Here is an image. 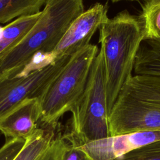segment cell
<instances>
[{
    "label": "cell",
    "instance_id": "6da1fadb",
    "mask_svg": "<svg viewBox=\"0 0 160 160\" xmlns=\"http://www.w3.org/2000/svg\"><path fill=\"white\" fill-rule=\"evenodd\" d=\"M84 11L83 0H47L26 35L0 59V79L17 75L39 54H49L72 22Z\"/></svg>",
    "mask_w": 160,
    "mask_h": 160
},
{
    "label": "cell",
    "instance_id": "7a4b0ae2",
    "mask_svg": "<svg viewBox=\"0 0 160 160\" xmlns=\"http://www.w3.org/2000/svg\"><path fill=\"white\" fill-rule=\"evenodd\" d=\"M99 29L108 98L113 108L122 87L132 76L136 57L144 41V28L139 16L124 10L108 18Z\"/></svg>",
    "mask_w": 160,
    "mask_h": 160
},
{
    "label": "cell",
    "instance_id": "3957f363",
    "mask_svg": "<svg viewBox=\"0 0 160 160\" xmlns=\"http://www.w3.org/2000/svg\"><path fill=\"white\" fill-rule=\"evenodd\" d=\"M110 136L160 131V76L132 75L123 85L108 118Z\"/></svg>",
    "mask_w": 160,
    "mask_h": 160
},
{
    "label": "cell",
    "instance_id": "277c9868",
    "mask_svg": "<svg viewBox=\"0 0 160 160\" xmlns=\"http://www.w3.org/2000/svg\"><path fill=\"white\" fill-rule=\"evenodd\" d=\"M98 52L96 45L89 44L70 56L39 99V121L42 126L55 129L60 118L77 106L85 90L92 64Z\"/></svg>",
    "mask_w": 160,
    "mask_h": 160
},
{
    "label": "cell",
    "instance_id": "5b68a950",
    "mask_svg": "<svg viewBox=\"0 0 160 160\" xmlns=\"http://www.w3.org/2000/svg\"><path fill=\"white\" fill-rule=\"evenodd\" d=\"M112 109L107 94L104 55L99 49L92 64L82 96L71 112L69 132L81 146L109 136L108 118Z\"/></svg>",
    "mask_w": 160,
    "mask_h": 160
},
{
    "label": "cell",
    "instance_id": "8992f818",
    "mask_svg": "<svg viewBox=\"0 0 160 160\" xmlns=\"http://www.w3.org/2000/svg\"><path fill=\"white\" fill-rule=\"evenodd\" d=\"M70 56H58L50 64L26 76L0 79V120L22 101L33 98L40 99Z\"/></svg>",
    "mask_w": 160,
    "mask_h": 160
},
{
    "label": "cell",
    "instance_id": "52a82bcc",
    "mask_svg": "<svg viewBox=\"0 0 160 160\" xmlns=\"http://www.w3.org/2000/svg\"><path fill=\"white\" fill-rule=\"evenodd\" d=\"M108 4L96 2L79 15L71 24L54 49L56 56H71L88 45L96 31L108 18Z\"/></svg>",
    "mask_w": 160,
    "mask_h": 160
},
{
    "label": "cell",
    "instance_id": "ba28073f",
    "mask_svg": "<svg viewBox=\"0 0 160 160\" xmlns=\"http://www.w3.org/2000/svg\"><path fill=\"white\" fill-rule=\"evenodd\" d=\"M159 139V131H136L92 141L81 148L93 160H114Z\"/></svg>",
    "mask_w": 160,
    "mask_h": 160
},
{
    "label": "cell",
    "instance_id": "9c48e42d",
    "mask_svg": "<svg viewBox=\"0 0 160 160\" xmlns=\"http://www.w3.org/2000/svg\"><path fill=\"white\" fill-rule=\"evenodd\" d=\"M41 118L40 101L38 98L28 99L9 112L0 120V131L7 139L26 140L36 131Z\"/></svg>",
    "mask_w": 160,
    "mask_h": 160
},
{
    "label": "cell",
    "instance_id": "30bf717a",
    "mask_svg": "<svg viewBox=\"0 0 160 160\" xmlns=\"http://www.w3.org/2000/svg\"><path fill=\"white\" fill-rule=\"evenodd\" d=\"M68 145L61 132L54 129L38 128L25 140L23 147L13 160H62Z\"/></svg>",
    "mask_w": 160,
    "mask_h": 160
},
{
    "label": "cell",
    "instance_id": "8fae6325",
    "mask_svg": "<svg viewBox=\"0 0 160 160\" xmlns=\"http://www.w3.org/2000/svg\"><path fill=\"white\" fill-rule=\"evenodd\" d=\"M41 11L22 16L4 27H0V59L26 35L36 23Z\"/></svg>",
    "mask_w": 160,
    "mask_h": 160
},
{
    "label": "cell",
    "instance_id": "7c38bea8",
    "mask_svg": "<svg viewBox=\"0 0 160 160\" xmlns=\"http://www.w3.org/2000/svg\"><path fill=\"white\" fill-rule=\"evenodd\" d=\"M142 42L136 57L134 74L160 76V41Z\"/></svg>",
    "mask_w": 160,
    "mask_h": 160
},
{
    "label": "cell",
    "instance_id": "4fadbf2b",
    "mask_svg": "<svg viewBox=\"0 0 160 160\" xmlns=\"http://www.w3.org/2000/svg\"><path fill=\"white\" fill-rule=\"evenodd\" d=\"M47 0H0V23L41 12Z\"/></svg>",
    "mask_w": 160,
    "mask_h": 160
},
{
    "label": "cell",
    "instance_id": "5bb4252c",
    "mask_svg": "<svg viewBox=\"0 0 160 160\" xmlns=\"http://www.w3.org/2000/svg\"><path fill=\"white\" fill-rule=\"evenodd\" d=\"M139 16L144 28V40L160 41V0H146Z\"/></svg>",
    "mask_w": 160,
    "mask_h": 160
},
{
    "label": "cell",
    "instance_id": "9a60e30c",
    "mask_svg": "<svg viewBox=\"0 0 160 160\" xmlns=\"http://www.w3.org/2000/svg\"><path fill=\"white\" fill-rule=\"evenodd\" d=\"M114 160H160V139Z\"/></svg>",
    "mask_w": 160,
    "mask_h": 160
},
{
    "label": "cell",
    "instance_id": "2e32d148",
    "mask_svg": "<svg viewBox=\"0 0 160 160\" xmlns=\"http://www.w3.org/2000/svg\"><path fill=\"white\" fill-rule=\"evenodd\" d=\"M68 145L62 160H93L81 148L76 139L68 131L63 134Z\"/></svg>",
    "mask_w": 160,
    "mask_h": 160
},
{
    "label": "cell",
    "instance_id": "e0dca14e",
    "mask_svg": "<svg viewBox=\"0 0 160 160\" xmlns=\"http://www.w3.org/2000/svg\"><path fill=\"white\" fill-rule=\"evenodd\" d=\"M25 140L9 139L0 148V160H13L24 146Z\"/></svg>",
    "mask_w": 160,
    "mask_h": 160
},
{
    "label": "cell",
    "instance_id": "ac0fdd59",
    "mask_svg": "<svg viewBox=\"0 0 160 160\" xmlns=\"http://www.w3.org/2000/svg\"><path fill=\"white\" fill-rule=\"evenodd\" d=\"M119 1H122V0H111V1L112 2H116ZM130 1H136V0H130Z\"/></svg>",
    "mask_w": 160,
    "mask_h": 160
}]
</instances>
